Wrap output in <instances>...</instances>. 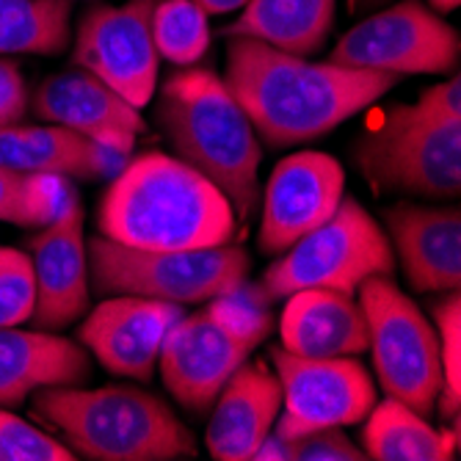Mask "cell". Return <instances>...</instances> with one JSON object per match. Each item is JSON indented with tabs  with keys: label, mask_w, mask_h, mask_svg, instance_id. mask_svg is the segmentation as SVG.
<instances>
[{
	"label": "cell",
	"mask_w": 461,
	"mask_h": 461,
	"mask_svg": "<svg viewBox=\"0 0 461 461\" xmlns=\"http://www.w3.org/2000/svg\"><path fill=\"white\" fill-rule=\"evenodd\" d=\"M41 423L92 461H180L199 447L169 403L136 384L48 387L31 395Z\"/></svg>",
	"instance_id": "cell-4"
},
{
	"label": "cell",
	"mask_w": 461,
	"mask_h": 461,
	"mask_svg": "<svg viewBox=\"0 0 461 461\" xmlns=\"http://www.w3.org/2000/svg\"><path fill=\"white\" fill-rule=\"evenodd\" d=\"M36 307V279L31 255L0 246V329L31 321Z\"/></svg>",
	"instance_id": "cell-28"
},
{
	"label": "cell",
	"mask_w": 461,
	"mask_h": 461,
	"mask_svg": "<svg viewBox=\"0 0 461 461\" xmlns=\"http://www.w3.org/2000/svg\"><path fill=\"white\" fill-rule=\"evenodd\" d=\"M362 450L375 461H450L458 453V431H439L429 417L387 398L365 417Z\"/></svg>",
	"instance_id": "cell-22"
},
{
	"label": "cell",
	"mask_w": 461,
	"mask_h": 461,
	"mask_svg": "<svg viewBox=\"0 0 461 461\" xmlns=\"http://www.w3.org/2000/svg\"><path fill=\"white\" fill-rule=\"evenodd\" d=\"M77 458L61 439L25 417L0 406V461H72Z\"/></svg>",
	"instance_id": "cell-29"
},
{
	"label": "cell",
	"mask_w": 461,
	"mask_h": 461,
	"mask_svg": "<svg viewBox=\"0 0 461 461\" xmlns=\"http://www.w3.org/2000/svg\"><path fill=\"white\" fill-rule=\"evenodd\" d=\"M282 411V387L266 362H243L211 406L204 445L216 461H255Z\"/></svg>",
	"instance_id": "cell-18"
},
{
	"label": "cell",
	"mask_w": 461,
	"mask_h": 461,
	"mask_svg": "<svg viewBox=\"0 0 461 461\" xmlns=\"http://www.w3.org/2000/svg\"><path fill=\"white\" fill-rule=\"evenodd\" d=\"M334 12L338 0H249L221 33L246 36L310 59L323 50L334 25Z\"/></svg>",
	"instance_id": "cell-21"
},
{
	"label": "cell",
	"mask_w": 461,
	"mask_h": 461,
	"mask_svg": "<svg viewBox=\"0 0 461 461\" xmlns=\"http://www.w3.org/2000/svg\"><path fill=\"white\" fill-rule=\"evenodd\" d=\"M258 346L232 331L211 302L183 315L166 334L158 354L160 379L180 406L207 414L230 375Z\"/></svg>",
	"instance_id": "cell-12"
},
{
	"label": "cell",
	"mask_w": 461,
	"mask_h": 461,
	"mask_svg": "<svg viewBox=\"0 0 461 461\" xmlns=\"http://www.w3.org/2000/svg\"><path fill=\"white\" fill-rule=\"evenodd\" d=\"M461 56L458 31L420 0L375 9L340 36L329 61L390 75H447Z\"/></svg>",
	"instance_id": "cell-9"
},
{
	"label": "cell",
	"mask_w": 461,
	"mask_h": 461,
	"mask_svg": "<svg viewBox=\"0 0 461 461\" xmlns=\"http://www.w3.org/2000/svg\"><path fill=\"white\" fill-rule=\"evenodd\" d=\"M89 279L103 296H141L169 304H204L249 279L251 258L224 243L188 251H147L122 246L105 235L86 243Z\"/></svg>",
	"instance_id": "cell-5"
},
{
	"label": "cell",
	"mask_w": 461,
	"mask_h": 461,
	"mask_svg": "<svg viewBox=\"0 0 461 461\" xmlns=\"http://www.w3.org/2000/svg\"><path fill=\"white\" fill-rule=\"evenodd\" d=\"M282 445H285L287 461H362L367 458L365 450L357 442H351L338 426L315 429L310 434H302L287 442L282 439Z\"/></svg>",
	"instance_id": "cell-30"
},
{
	"label": "cell",
	"mask_w": 461,
	"mask_h": 461,
	"mask_svg": "<svg viewBox=\"0 0 461 461\" xmlns=\"http://www.w3.org/2000/svg\"><path fill=\"white\" fill-rule=\"evenodd\" d=\"M75 204H80V194L67 175L39 172L23 175L20 180V227H50L61 216H67Z\"/></svg>",
	"instance_id": "cell-27"
},
{
	"label": "cell",
	"mask_w": 461,
	"mask_h": 461,
	"mask_svg": "<svg viewBox=\"0 0 461 461\" xmlns=\"http://www.w3.org/2000/svg\"><path fill=\"white\" fill-rule=\"evenodd\" d=\"M395 255L390 238L362 202L343 196L329 221L287 246L260 276L271 302H285L290 293L326 287L357 296L373 276H393Z\"/></svg>",
	"instance_id": "cell-7"
},
{
	"label": "cell",
	"mask_w": 461,
	"mask_h": 461,
	"mask_svg": "<svg viewBox=\"0 0 461 461\" xmlns=\"http://www.w3.org/2000/svg\"><path fill=\"white\" fill-rule=\"evenodd\" d=\"M429 4H431V9H434L437 14H450V12L458 9L461 0H429Z\"/></svg>",
	"instance_id": "cell-36"
},
{
	"label": "cell",
	"mask_w": 461,
	"mask_h": 461,
	"mask_svg": "<svg viewBox=\"0 0 461 461\" xmlns=\"http://www.w3.org/2000/svg\"><path fill=\"white\" fill-rule=\"evenodd\" d=\"M384 4H390V0H348L351 12H373V9H379Z\"/></svg>",
	"instance_id": "cell-35"
},
{
	"label": "cell",
	"mask_w": 461,
	"mask_h": 461,
	"mask_svg": "<svg viewBox=\"0 0 461 461\" xmlns=\"http://www.w3.org/2000/svg\"><path fill=\"white\" fill-rule=\"evenodd\" d=\"M282 387V411L274 423L276 439H296L315 429L357 426L375 403L370 373L354 357H299L282 346L271 348Z\"/></svg>",
	"instance_id": "cell-10"
},
{
	"label": "cell",
	"mask_w": 461,
	"mask_h": 461,
	"mask_svg": "<svg viewBox=\"0 0 461 461\" xmlns=\"http://www.w3.org/2000/svg\"><path fill=\"white\" fill-rule=\"evenodd\" d=\"M86 147L83 139L61 124H4L0 128V166L14 175L56 172L86 180Z\"/></svg>",
	"instance_id": "cell-23"
},
{
	"label": "cell",
	"mask_w": 461,
	"mask_h": 461,
	"mask_svg": "<svg viewBox=\"0 0 461 461\" xmlns=\"http://www.w3.org/2000/svg\"><path fill=\"white\" fill-rule=\"evenodd\" d=\"M20 180L23 175L0 166V221L20 224Z\"/></svg>",
	"instance_id": "cell-33"
},
{
	"label": "cell",
	"mask_w": 461,
	"mask_h": 461,
	"mask_svg": "<svg viewBox=\"0 0 461 461\" xmlns=\"http://www.w3.org/2000/svg\"><path fill=\"white\" fill-rule=\"evenodd\" d=\"M390 246L417 293H450L461 285V213L453 204L398 202L384 211Z\"/></svg>",
	"instance_id": "cell-17"
},
{
	"label": "cell",
	"mask_w": 461,
	"mask_h": 461,
	"mask_svg": "<svg viewBox=\"0 0 461 461\" xmlns=\"http://www.w3.org/2000/svg\"><path fill=\"white\" fill-rule=\"evenodd\" d=\"M227 86L268 149L315 141L398 86V75L310 61L230 36Z\"/></svg>",
	"instance_id": "cell-1"
},
{
	"label": "cell",
	"mask_w": 461,
	"mask_h": 461,
	"mask_svg": "<svg viewBox=\"0 0 461 461\" xmlns=\"http://www.w3.org/2000/svg\"><path fill=\"white\" fill-rule=\"evenodd\" d=\"M36 279V329H64L89 310V251L83 235V204H75L56 224L41 227L31 240Z\"/></svg>",
	"instance_id": "cell-16"
},
{
	"label": "cell",
	"mask_w": 461,
	"mask_h": 461,
	"mask_svg": "<svg viewBox=\"0 0 461 461\" xmlns=\"http://www.w3.org/2000/svg\"><path fill=\"white\" fill-rule=\"evenodd\" d=\"M354 160L375 191L456 199L461 191V122L395 105L354 141Z\"/></svg>",
	"instance_id": "cell-6"
},
{
	"label": "cell",
	"mask_w": 461,
	"mask_h": 461,
	"mask_svg": "<svg viewBox=\"0 0 461 461\" xmlns=\"http://www.w3.org/2000/svg\"><path fill=\"white\" fill-rule=\"evenodd\" d=\"M33 111L41 122L108 144L122 152H133L136 139L147 131L141 108L131 105L108 83L92 72L72 67L39 83Z\"/></svg>",
	"instance_id": "cell-15"
},
{
	"label": "cell",
	"mask_w": 461,
	"mask_h": 461,
	"mask_svg": "<svg viewBox=\"0 0 461 461\" xmlns=\"http://www.w3.org/2000/svg\"><path fill=\"white\" fill-rule=\"evenodd\" d=\"M155 0H128L122 6H92L83 14L72 64L92 72L136 108H144L158 89L160 56L152 41Z\"/></svg>",
	"instance_id": "cell-11"
},
{
	"label": "cell",
	"mask_w": 461,
	"mask_h": 461,
	"mask_svg": "<svg viewBox=\"0 0 461 461\" xmlns=\"http://www.w3.org/2000/svg\"><path fill=\"white\" fill-rule=\"evenodd\" d=\"M282 348L299 357H357L367 351V318L357 296L310 287L285 299Z\"/></svg>",
	"instance_id": "cell-20"
},
{
	"label": "cell",
	"mask_w": 461,
	"mask_h": 461,
	"mask_svg": "<svg viewBox=\"0 0 461 461\" xmlns=\"http://www.w3.org/2000/svg\"><path fill=\"white\" fill-rule=\"evenodd\" d=\"M194 4L207 14V17H219V14H232L240 12L249 0H194Z\"/></svg>",
	"instance_id": "cell-34"
},
{
	"label": "cell",
	"mask_w": 461,
	"mask_h": 461,
	"mask_svg": "<svg viewBox=\"0 0 461 461\" xmlns=\"http://www.w3.org/2000/svg\"><path fill=\"white\" fill-rule=\"evenodd\" d=\"M92 362L83 346L48 329H0V406H20L48 387H77Z\"/></svg>",
	"instance_id": "cell-19"
},
{
	"label": "cell",
	"mask_w": 461,
	"mask_h": 461,
	"mask_svg": "<svg viewBox=\"0 0 461 461\" xmlns=\"http://www.w3.org/2000/svg\"><path fill=\"white\" fill-rule=\"evenodd\" d=\"M69 23L72 0H0V59L64 53Z\"/></svg>",
	"instance_id": "cell-24"
},
{
	"label": "cell",
	"mask_w": 461,
	"mask_h": 461,
	"mask_svg": "<svg viewBox=\"0 0 461 461\" xmlns=\"http://www.w3.org/2000/svg\"><path fill=\"white\" fill-rule=\"evenodd\" d=\"M183 318L180 304L141 296H108L80 326V343L113 375L149 382L169 329Z\"/></svg>",
	"instance_id": "cell-14"
},
{
	"label": "cell",
	"mask_w": 461,
	"mask_h": 461,
	"mask_svg": "<svg viewBox=\"0 0 461 461\" xmlns=\"http://www.w3.org/2000/svg\"><path fill=\"white\" fill-rule=\"evenodd\" d=\"M28 111V89L17 64L0 59V128L23 122Z\"/></svg>",
	"instance_id": "cell-31"
},
{
	"label": "cell",
	"mask_w": 461,
	"mask_h": 461,
	"mask_svg": "<svg viewBox=\"0 0 461 461\" xmlns=\"http://www.w3.org/2000/svg\"><path fill=\"white\" fill-rule=\"evenodd\" d=\"M260 196V249L266 255H282L334 216L346 196V172L326 152H293L276 163Z\"/></svg>",
	"instance_id": "cell-13"
},
{
	"label": "cell",
	"mask_w": 461,
	"mask_h": 461,
	"mask_svg": "<svg viewBox=\"0 0 461 461\" xmlns=\"http://www.w3.org/2000/svg\"><path fill=\"white\" fill-rule=\"evenodd\" d=\"M100 202V235L147 251H188L232 243V202L180 158L147 152L108 180Z\"/></svg>",
	"instance_id": "cell-2"
},
{
	"label": "cell",
	"mask_w": 461,
	"mask_h": 461,
	"mask_svg": "<svg viewBox=\"0 0 461 461\" xmlns=\"http://www.w3.org/2000/svg\"><path fill=\"white\" fill-rule=\"evenodd\" d=\"M158 124L177 158L194 166L249 219L260 204L263 144L227 80L211 69H180L163 83Z\"/></svg>",
	"instance_id": "cell-3"
},
{
	"label": "cell",
	"mask_w": 461,
	"mask_h": 461,
	"mask_svg": "<svg viewBox=\"0 0 461 461\" xmlns=\"http://www.w3.org/2000/svg\"><path fill=\"white\" fill-rule=\"evenodd\" d=\"M194 0H155L152 41L163 61L175 67H194L211 50V23Z\"/></svg>",
	"instance_id": "cell-25"
},
{
	"label": "cell",
	"mask_w": 461,
	"mask_h": 461,
	"mask_svg": "<svg viewBox=\"0 0 461 461\" xmlns=\"http://www.w3.org/2000/svg\"><path fill=\"white\" fill-rule=\"evenodd\" d=\"M434 329L439 346V367H442V393L437 398V409L442 420L458 423L461 406V302L458 290H450L434 304Z\"/></svg>",
	"instance_id": "cell-26"
},
{
	"label": "cell",
	"mask_w": 461,
	"mask_h": 461,
	"mask_svg": "<svg viewBox=\"0 0 461 461\" xmlns=\"http://www.w3.org/2000/svg\"><path fill=\"white\" fill-rule=\"evenodd\" d=\"M357 299L367 318V351L387 398L429 417L442 393L437 329L390 276H373Z\"/></svg>",
	"instance_id": "cell-8"
},
{
	"label": "cell",
	"mask_w": 461,
	"mask_h": 461,
	"mask_svg": "<svg viewBox=\"0 0 461 461\" xmlns=\"http://www.w3.org/2000/svg\"><path fill=\"white\" fill-rule=\"evenodd\" d=\"M420 111L437 119H453L461 122V77L450 75L447 80L437 83V86L426 89L414 103Z\"/></svg>",
	"instance_id": "cell-32"
}]
</instances>
